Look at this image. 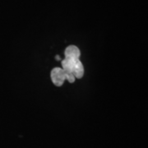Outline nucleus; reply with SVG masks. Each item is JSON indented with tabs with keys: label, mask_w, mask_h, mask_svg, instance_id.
<instances>
[{
	"label": "nucleus",
	"mask_w": 148,
	"mask_h": 148,
	"mask_svg": "<svg viewBox=\"0 0 148 148\" xmlns=\"http://www.w3.org/2000/svg\"><path fill=\"white\" fill-rule=\"evenodd\" d=\"M65 58H79L81 55L79 49L75 45H69L65 49Z\"/></svg>",
	"instance_id": "3"
},
{
	"label": "nucleus",
	"mask_w": 148,
	"mask_h": 148,
	"mask_svg": "<svg viewBox=\"0 0 148 148\" xmlns=\"http://www.w3.org/2000/svg\"><path fill=\"white\" fill-rule=\"evenodd\" d=\"M62 69L65 73V78L73 83L75 78H82L84 75V68L79 58H64L62 61Z\"/></svg>",
	"instance_id": "1"
},
{
	"label": "nucleus",
	"mask_w": 148,
	"mask_h": 148,
	"mask_svg": "<svg viewBox=\"0 0 148 148\" xmlns=\"http://www.w3.org/2000/svg\"><path fill=\"white\" fill-rule=\"evenodd\" d=\"M51 80L56 86H61L64 84V82L66 80L65 73L63 69L55 68L51 71Z\"/></svg>",
	"instance_id": "2"
},
{
	"label": "nucleus",
	"mask_w": 148,
	"mask_h": 148,
	"mask_svg": "<svg viewBox=\"0 0 148 148\" xmlns=\"http://www.w3.org/2000/svg\"><path fill=\"white\" fill-rule=\"evenodd\" d=\"M55 58H56V60H57V61H58V60H60V59H61L58 55H56V56H55Z\"/></svg>",
	"instance_id": "4"
}]
</instances>
